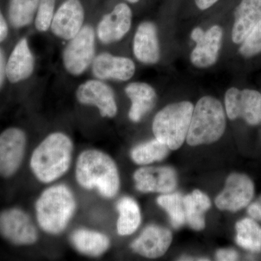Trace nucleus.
<instances>
[{"label":"nucleus","mask_w":261,"mask_h":261,"mask_svg":"<svg viewBox=\"0 0 261 261\" xmlns=\"http://www.w3.org/2000/svg\"><path fill=\"white\" fill-rule=\"evenodd\" d=\"M73 150L69 136L61 132L49 134L33 151L30 159L33 174L43 184L56 181L69 170Z\"/></svg>","instance_id":"1"},{"label":"nucleus","mask_w":261,"mask_h":261,"mask_svg":"<svg viewBox=\"0 0 261 261\" xmlns=\"http://www.w3.org/2000/svg\"><path fill=\"white\" fill-rule=\"evenodd\" d=\"M75 176L82 188L95 190L106 198H112L119 191L121 181L116 163L99 149H87L79 154Z\"/></svg>","instance_id":"2"},{"label":"nucleus","mask_w":261,"mask_h":261,"mask_svg":"<svg viewBox=\"0 0 261 261\" xmlns=\"http://www.w3.org/2000/svg\"><path fill=\"white\" fill-rule=\"evenodd\" d=\"M76 208V199L69 187L63 184L53 185L36 201L38 225L48 234H61L68 227Z\"/></svg>","instance_id":"3"},{"label":"nucleus","mask_w":261,"mask_h":261,"mask_svg":"<svg viewBox=\"0 0 261 261\" xmlns=\"http://www.w3.org/2000/svg\"><path fill=\"white\" fill-rule=\"evenodd\" d=\"M226 123L224 108L219 99L202 97L194 107L187 142L191 146L214 143L224 135Z\"/></svg>","instance_id":"4"},{"label":"nucleus","mask_w":261,"mask_h":261,"mask_svg":"<svg viewBox=\"0 0 261 261\" xmlns=\"http://www.w3.org/2000/svg\"><path fill=\"white\" fill-rule=\"evenodd\" d=\"M194 106L189 101L168 105L154 116L152 130L155 139L170 149L179 148L187 139Z\"/></svg>","instance_id":"5"},{"label":"nucleus","mask_w":261,"mask_h":261,"mask_svg":"<svg viewBox=\"0 0 261 261\" xmlns=\"http://www.w3.org/2000/svg\"><path fill=\"white\" fill-rule=\"evenodd\" d=\"M96 34L91 25H84L70 39L63 53V63L70 75L78 76L87 70L95 58Z\"/></svg>","instance_id":"6"},{"label":"nucleus","mask_w":261,"mask_h":261,"mask_svg":"<svg viewBox=\"0 0 261 261\" xmlns=\"http://www.w3.org/2000/svg\"><path fill=\"white\" fill-rule=\"evenodd\" d=\"M0 235L16 246L33 245L39 240V231L32 217L19 207L0 213Z\"/></svg>","instance_id":"7"},{"label":"nucleus","mask_w":261,"mask_h":261,"mask_svg":"<svg viewBox=\"0 0 261 261\" xmlns=\"http://www.w3.org/2000/svg\"><path fill=\"white\" fill-rule=\"evenodd\" d=\"M226 114L230 120L242 118L250 126L261 122V93L255 89L231 87L224 97Z\"/></svg>","instance_id":"8"},{"label":"nucleus","mask_w":261,"mask_h":261,"mask_svg":"<svg viewBox=\"0 0 261 261\" xmlns=\"http://www.w3.org/2000/svg\"><path fill=\"white\" fill-rule=\"evenodd\" d=\"M27 137L16 127L7 128L0 135V176H14L23 163L27 150Z\"/></svg>","instance_id":"9"},{"label":"nucleus","mask_w":261,"mask_h":261,"mask_svg":"<svg viewBox=\"0 0 261 261\" xmlns=\"http://www.w3.org/2000/svg\"><path fill=\"white\" fill-rule=\"evenodd\" d=\"M75 97L81 104L97 108L103 118H113L118 113L114 92L102 80L84 82L77 88Z\"/></svg>","instance_id":"10"},{"label":"nucleus","mask_w":261,"mask_h":261,"mask_svg":"<svg viewBox=\"0 0 261 261\" xmlns=\"http://www.w3.org/2000/svg\"><path fill=\"white\" fill-rule=\"evenodd\" d=\"M255 192L253 182L242 173L228 176L224 190L216 199V205L221 210L236 212L251 202Z\"/></svg>","instance_id":"11"},{"label":"nucleus","mask_w":261,"mask_h":261,"mask_svg":"<svg viewBox=\"0 0 261 261\" xmlns=\"http://www.w3.org/2000/svg\"><path fill=\"white\" fill-rule=\"evenodd\" d=\"M85 12L80 0H65L55 13L50 29L60 39L68 40L83 28Z\"/></svg>","instance_id":"12"},{"label":"nucleus","mask_w":261,"mask_h":261,"mask_svg":"<svg viewBox=\"0 0 261 261\" xmlns=\"http://www.w3.org/2000/svg\"><path fill=\"white\" fill-rule=\"evenodd\" d=\"M132 16V9L126 3H118L98 23L97 36L99 40L105 44L121 40L130 31Z\"/></svg>","instance_id":"13"},{"label":"nucleus","mask_w":261,"mask_h":261,"mask_svg":"<svg viewBox=\"0 0 261 261\" xmlns=\"http://www.w3.org/2000/svg\"><path fill=\"white\" fill-rule=\"evenodd\" d=\"M136 188L142 192L169 193L177 185L176 171L170 167H142L134 173Z\"/></svg>","instance_id":"14"},{"label":"nucleus","mask_w":261,"mask_h":261,"mask_svg":"<svg viewBox=\"0 0 261 261\" xmlns=\"http://www.w3.org/2000/svg\"><path fill=\"white\" fill-rule=\"evenodd\" d=\"M92 68L94 76L102 81L127 82L134 76L136 70L135 63L130 58L107 53L96 56Z\"/></svg>","instance_id":"15"},{"label":"nucleus","mask_w":261,"mask_h":261,"mask_svg":"<svg viewBox=\"0 0 261 261\" xmlns=\"http://www.w3.org/2000/svg\"><path fill=\"white\" fill-rule=\"evenodd\" d=\"M223 35L222 27L214 25L195 41V47L190 55V61L194 66L207 68L216 64L222 45Z\"/></svg>","instance_id":"16"},{"label":"nucleus","mask_w":261,"mask_h":261,"mask_svg":"<svg viewBox=\"0 0 261 261\" xmlns=\"http://www.w3.org/2000/svg\"><path fill=\"white\" fill-rule=\"evenodd\" d=\"M172 242V233L167 228L151 225L146 227L130 247L139 255L157 258L166 253Z\"/></svg>","instance_id":"17"},{"label":"nucleus","mask_w":261,"mask_h":261,"mask_svg":"<svg viewBox=\"0 0 261 261\" xmlns=\"http://www.w3.org/2000/svg\"><path fill=\"white\" fill-rule=\"evenodd\" d=\"M133 51L140 63L154 65L161 59V48L158 29L151 21L141 23L136 31L133 40Z\"/></svg>","instance_id":"18"},{"label":"nucleus","mask_w":261,"mask_h":261,"mask_svg":"<svg viewBox=\"0 0 261 261\" xmlns=\"http://www.w3.org/2000/svg\"><path fill=\"white\" fill-rule=\"evenodd\" d=\"M35 61L28 41L20 39L6 63V76L11 83H18L29 79L34 72Z\"/></svg>","instance_id":"19"},{"label":"nucleus","mask_w":261,"mask_h":261,"mask_svg":"<svg viewBox=\"0 0 261 261\" xmlns=\"http://www.w3.org/2000/svg\"><path fill=\"white\" fill-rule=\"evenodd\" d=\"M261 20V0H242L234 12L231 39L240 44Z\"/></svg>","instance_id":"20"},{"label":"nucleus","mask_w":261,"mask_h":261,"mask_svg":"<svg viewBox=\"0 0 261 261\" xmlns=\"http://www.w3.org/2000/svg\"><path fill=\"white\" fill-rule=\"evenodd\" d=\"M132 106L128 111L130 121L140 122L154 108L157 94L153 87L145 82H132L125 88Z\"/></svg>","instance_id":"21"},{"label":"nucleus","mask_w":261,"mask_h":261,"mask_svg":"<svg viewBox=\"0 0 261 261\" xmlns=\"http://www.w3.org/2000/svg\"><path fill=\"white\" fill-rule=\"evenodd\" d=\"M70 243L81 254L90 257H99L111 246L107 235L89 228H78L70 235Z\"/></svg>","instance_id":"22"},{"label":"nucleus","mask_w":261,"mask_h":261,"mask_svg":"<svg viewBox=\"0 0 261 261\" xmlns=\"http://www.w3.org/2000/svg\"><path fill=\"white\" fill-rule=\"evenodd\" d=\"M184 205L189 226L195 230L203 229L205 225L204 214L211 206L209 197L200 190H195L184 197Z\"/></svg>","instance_id":"23"},{"label":"nucleus","mask_w":261,"mask_h":261,"mask_svg":"<svg viewBox=\"0 0 261 261\" xmlns=\"http://www.w3.org/2000/svg\"><path fill=\"white\" fill-rule=\"evenodd\" d=\"M119 214L117 231L121 236H128L137 231L141 224V212L138 204L129 197H123L117 202Z\"/></svg>","instance_id":"24"},{"label":"nucleus","mask_w":261,"mask_h":261,"mask_svg":"<svg viewBox=\"0 0 261 261\" xmlns=\"http://www.w3.org/2000/svg\"><path fill=\"white\" fill-rule=\"evenodd\" d=\"M169 149L168 146L154 139L135 146L130 151V157L137 164L148 165L165 159Z\"/></svg>","instance_id":"25"},{"label":"nucleus","mask_w":261,"mask_h":261,"mask_svg":"<svg viewBox=\"0 0 261 261\" xmlns=\"http://www.w3.org/2000/svg\"><path fill=\"white\" fill-rule=\"evenodd\" d=\"M237 243L253 252H261V226L253 219H245L236 224Z\"/></svg>","instance_id":"26"},{"label":"nucleus","mask_w":261,"mask_h":261,"mask_svg":"<svg viewBox=\"0 0 261 261\" xmlns=\"http://www.w3.org/2000/svg\"><path fill=\"white\" fill-rule=\"evenodd\" d=\"M39 0H10L8 16L14 28L20 29L32 23L37 15Z\"/></svg>","instance_id":"27"},{"label":"nucleus","mask_w":261,"mask_h":261,"mask_svg":"<svg viewBox=\"0 0 261 261\" xmlns=\"http://www.w3.org/2000/svg\"><path fill=\"white\" fill-rule=\"evenodd\" d=\"M158 204L169 215L171 224L174 228H179L186 222L184 196L181 194H167L160 196Z\"/></svg>","instance_id":"28"},{"label":"nucleus","mask_w":261,"mask_h":261,"mask_svg":"<svg viewBox=\"0 0 261 261\" xmlns=\"http://www.w3.org/2000/svg\"><path fill=\"white\" fill-rule=\"evenodd\" d=\"M239 53L245 58H253L261 54V20L240 44Z\"/></svg>","instance_id":"29"},{"label":"nucleus","mask_w":261,"mask_h":261,"mask_svg":"<svg viewBox=\"0 0 261 261\" xmlns=\"http://www.w3.org/2000/svg\"><path fill=\"white\" fill-rule=\"evenodd\" d=\"M56 0H39L35 17V27L38 32H46L50 29L54 16Z\"/></svg>","instance_id":"30"},{"label":"nucleus","mask_w":261,"mask_h":261,"mask_svg":"<svg viewBox=\"0 0 261 261\" xmlns=\"http://www.w3.org/2000/svg\"><path fill=\"white\" fill-rule=\"evenodd\" d=\"M216 258L221 261L238 260L239 255L238 252L231 249H223L216 252Z\"/></svg>","instance_id":"31"},{"label":"nucleus","mask_w":261,"mask_h":261,"mask_svg":"<svg viewBox=\"0 0 261 261\" xmlns=\"http://www.w3.org/2000/svg\"><path fill=\"white\" fill-rule=\"evenodd\" d=\"M247 212L252 219L261 220V197L256 202L249 206Z\"/></svg>","instance_id":"32"},{"label":"nucleus","mask_w":261,"mask_h":261,"mask_svg":"<svg viewBox=\"0 0 261 261\" xmlns=\"http://www.w3.org/2000/svg\"><path fill=\"white\" fill-rule=\"evenodd\" d=\"M8 35V25L0 10V43L4 42Z\"/></svg>","instance_id":"33"},{"label":"nucleus","mask_w":261,"mask_h":261,"mask_svg":"<svg viewBox=\"0 0 261 261\" xmlns=\"http://www.w3.org/2000/svg\"><path fill=\"white\" fill-rule=\"evenodd\" d=\"M219 0H195L196 6L200 10H206L214 6Z\"/></svg>","instance_id":"34"},{"label":"nucleus","mask_w":261,"mask_h":261,"mask_svg":"<svg viewBox=\"0 0 261 261\" xmlns=\"http://www.w3.org/2000/svg\"><path fill=\"white\" fill-rule=\"evenodd\" d=\"M5 75H6V63H5L3 51L0 49V88L4 82Z\"/></svg>","instance_id":"35"},{"label":"nucleus","mask_w":261,"mask_h":261,"mask_svg":"<svg viewBox=\"0 0 261 261\" xmlns=\"http://www.w3.org/2000/svg\"><path fill=\"white\" fill-rule=\"evenodd\" d=\"M126 1L130 3V4H136V3H139L140 0H126Z\"/></svg>","instance_id":"36"}]
</instances>
